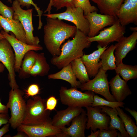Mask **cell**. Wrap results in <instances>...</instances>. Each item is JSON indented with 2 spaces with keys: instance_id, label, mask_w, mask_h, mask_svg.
<instances>
[{
  "instance_id": "27",
  "label": "cell",
  "mask_w": 137,
  "mask_h": 137,
  "mask_svg": "<svg viewBox=\"0 0 137 137\" xmlns=\"http://www.w3.org/2000/svg\"><path fill=\"white\" fill-rule=\"evenodd\" d=\"M116 45L112 44L109 46L101 55L100 59L102 63V67L104 70H114L116 67L114 53Z\"/></svg>"
},
{
  "instance_id": "35",
  "label": "cell",
  "mask_w": 137,
  "mask_h": 137,
  "mask_svg": "<svg viewBox=\"0 0 137 137\" xmlns=\"http://www.w3.org/2000/svg\"><path fill=\"white\" fill-rule=\"evenodd\" d=\"M74 0H53V6L58 10L64 7H74Z\"/></svg>"
},
{
  "instance_id": "21",
  "label": "cell",
  "mask_w": 137,
  "mask_h": 137,
  "mask_svg": "<svg viewBox=\"0 0 137 137\" xmlns=\"http://www.w3.org/2000/svg\"><path fill=\"white\" fill-rule=\"evenodd\" d=\"M0 25L5 32H11L17 39L27 44L25 31L19 20L5 18L0 15Z\"/></svg>"
},
{
  "instance_id": "15",
  "label": "cell",
  "mask_w": 137,
  "mask_h": 137,
  "mask_svg": "<svg viewBox=\"0 0 137 137\" xmlns=\"http://www.w3.org/2000/svg\"><path fill=\"white\" fill-rule=\"evenodd\" d=\"M116 16L123 26L131 23L137 25V0H125Z\"/></svg>"
},
{
  "instance_id": "47",
  "label": "cell",
  "mask_w": 137,
  "mask_h": 137,
  "mask_svg": "<svg viewBox=\"0 0 137 137\" xmlns=\"http://www.w3.org/2000/svg\"><path fill=\"white\" fill-rule=\"evenodd\" d=\"M130 30L133 31H137V27H130L129 28Z\"/></svg>"
},
{
  "instance_id": "11",
  "label": "cell",
  "mask_w": 137,
  "mask_h": 137,
  "mask_svg": "<svg viewBox=\"0 0 137 137\" xmlns=\"http://www.w3.org/2000/svg\"><path fill=\"white\" fill-rule=\"evenodd\" d=\"M0 33L3 35L10 43L14 50L15 56V70L18 73L22 62L26 53L30 50H41L43 48L40 45H31L24 43L17 39L15 37L10 35L2 30Z\"/></svg>"
},
{
  "instance_id": "44",
  "label": "cell",
  "mask_w": 137,
  "mask_h": 137,
  "mask_svg": "<svg viewBox=\"0 0 137 137\" xmlns=\"http://www.w3.org/2000/svg\"><path fill=\"white\" fill-rule=\"evenodd\" d=\"M13 137H28L27 135L24 132L20 131H18L17 134Z\"/></svg>"
},
{
  "instance_id": "3",
  "label": "cell",
  "mask_w": 137,
  "mask_h": 137,
  "mask_svg": "<svg viewBox=\"0 0 137 137\" xmlns=\"http://www.w3.org/2000/svg\"><path fill=\"white\" fill-rule=\"evenodd\" d=\"M46 100L39 95L28 100L22 124L28 125L52 124L50 111L46 110Z\"/></svg>"
},
{
  "instance_id": "24",
  "label": "cell",
  "mask_w": 137,
  "mask_h": 137,
  "mask_svg": "<svg viewBox=\"0 0 137 137\" xmlns=\"http://www.w3.org/2000/svg\"><path fill=\"white\" fill-rule=\"evenodd\" d=\"M102 14L116 17V13L125 0H92Z\"/></svg>"
},
{
  "instance_id": "29",
  "label": "cell",
  "mask_w": 137,
  "mask_h": 137,
  "mask_svg": "<svg viewBox=\"0 0 137 137\" xmlns=\"http://www.w3.org/2000/svg\"><path fill=\"white\" fill-rule=\"evenodd\" d=\"M71 63L75 75L81 83H85L90 80L85 67L81 58L74 60Z\"/></svg>"
},
{
  "instance_id": "42",
  "label": "cell",
  "mask_w": 137,
  "mask_h": 137,
  "mask_svg": "<svg viewBox=\"0 0 137 137\" xmlns=\"http://www.w3.org/2000/svg\"><path fill=\"white\" fill-rule=\"evenodd\" d=\"M8 109L6 105H5L1 102L0 99V113H8Z\"/></svg>"
},
{
  "instance_id": "10",
  "label": "cell",
  "mask_w": 137,
  "mask_h": 137,
  "mask_svg": "<svg viewBox=\"0 0 137 137\" xmlns=\"http://www.w3.org/2000/svg\"><path fill=\"white\" fill-rule=\"evenodd\" d=\"M125 26L122 25L118 19L110 27L105 28L96 36L88 37L91 42L96 41L102 47L108 46L110 43L118 42L126 32Z\"/></svg>"
},
{
  "instance_id": "32",
  "label": "cell",
  "mask_w": 137,
  "mask_h": 137,
  "mask_svg": "<svg viewBox=\"0 0 137 137\" xmlns=\"http://www.w3.org/2000/svg\"><path fill=\"white\" fill-rule=\"evenodd\" d=\"M74 3L75 7H79L83 10L84 15L98 10L96 7L91 5L89 0H74Z\"/></svg>"
},
{
  "instance_id": "20",
  "label": "cell",
  "mask_w": 137,
  "mask_h": 137,
  "mask_svg": "<svg viewBox=\"0 0 137 137\" xmlns=\"http://www.w3.org/2000/svg\"><path fill=\"white\" fill-rule=\"evenodd\" d=\"M127 82L122 79L118 74L109 82L112 95L116 101L122 102L132 92L127 84Z\"/></svg>"
},
{
  "instance_id": "43",
  "label": "cell",
  "mask_w": 137,
  "mask_h": 137,
  "mask_svg": "<svg viewBox=\"0 0 137 137\" xmlns=\"http://www.w3.org/2000/svg\"><path fill=\"white\" fill-rule=\"evenodd\" d=\"M53 0H50L49 3L47 7L45 10L44 11V12H48V14L51 13V11L52 8V6H53Z\"/></svg>"
},
{
  "instance_id": "25",
  "label": "cell",
  "mask_w": 137,
  "mask_h": 137,
  "mask_svg": "<svg viewBox=\"0 0 137 137\" xmlns=\"http://www.w3.org/2000/svg\"><path fill=\"white\" fill-rule=\"evenodd\" d=\"M38 54L34 50H30L25 54L18 72V76L20 79L30 77V72L34 64Z\"/></svg>"
},
{
  "instance_id": "28",
  "label": "cell",
  "mask_w": 137,
  "mask_h": 137,
  "mask_svg": "<svg viewBox=\"0 0 137 137\" xmlns=\"http://www.w3.org/2000/svg\"><path fill=\"white\" fill-rule=\"evenodd\" d=\"M114 70L116 74H118L127 82L129 80L137 78V65H129L122 62L116 66Z\"/></svg>"
},
{
  "instance_id": "40",
  "label": "cell",
  "mask_w": 137,
  "mask_h": 137,
  "mask_svg": "<svg viewBox=\"0 0 137 137\" xmlns=\"http://www.w3.org/2000/svg\"><path fill=\"white\" fill-rule=\"evenodd\" d=\"M10 124L8 123L5 124L0 129V137L3 136L9 131V127Z\"/></svg>"
},
{
  "instance_id": "17",
  "label": "cell",
  "mask_w": 137,
  "mask_h": 137,
  "mask_svg": "<svg viewBox=\"0 0 137 137\" xmlns=\"http://www.w3.org/2000/svg\"><path fill=\"white\" fill-rule=\"evenodd\" d=\"M137 31H133L128 37H122L115 44V57L116 66L123 62L122 60L136 47L137 43Z\"/></svg>"
},
{
  "instance_id": "6",
  "label": "cell",
  "mask_w": 137,
  "mask_h": 137,
  "mask_svg": "<svg viewBox=\"0 0 137 137\" xmlns=\"http://www.w3.org/2000/svg\"><path fill=\"white\" fill-rule=\"evenodd\" d=\"M12 7L14 10L13 19L19 20L22 25L26 33L27 44L31 45L39 44L40 42L39 38L37 36L34 37L33 35V9L26 10L23 9L17 0L13 1Z\"/></svg>"
},
{
  "instance_id": "41",
  "label": "cell",
  "mask_w": 137,
  "mask_h": 137,
  "mask_svg": "<svg viewBox=\"0 0 137 137\" xmlns=\"http://www.w3.org/2000/svg\"><path fill=\"white\" fill-rule=\"evenodd\" d=\"M125 109L126 110L129 112L134 118L136 124L137 125V112L134 110H131L128 107H125Z\"/></svg>"
},
{
  "instance_id": "49",
  "label": "cell",
  "mask_w": 137,
  "mask_h": 137,
  "mask_svg": "<svg viewBox=\"0 0 137 137\" xmlns=\"http://www.w3.org/2000/svg\"><path fill=\"white\" fill-rule=\"evenodd\" d=\"M2 28L1 27V26L0 25V32L2 30Z\"/></svg>"
},
{
  "instance_id": "26",
  "label": "cell",
  "mask_w": 137,
  "mask_h": 137,
  "mask_svg": "<svg viewBox=\"0 0 137 137\" xmlns=\"http://www.w3.org/2000/svg\"><path fill=\"white\" fill-rule=\"evenodd\" d=\"M50 69L44 53H38L34 64L31 69L29 75L33 77H42L47 75Z\"/></svg>"
},
{
  "instance_id": "9",
  "label": "cell",
  "mask_w": 137,
  "mask_h": 137,
  "mask_svg": "<svg viewBox=\"0 0 137 137\" xmlns=\"http://www.w3.org/2000/svg\"><path fill=\"white\" fill-rule=\"evenodd\" d=\"M0 62L8 71L9 85L11 89L19 88L15 78L14 53L11 45L5 38L0 40Z\"/></svg>"
},
{
  "instance_id": "38",
  "label": "cell",
  "mask_w": 137,
  "mask_h": 137,
  "mask_svg": "<svg viewBox=\"0 0 137 137\" xmlns=\"http://www.w3.org/2000/svg\"><path fill=\"white\" fill-rule=\"evenodd\" d=\"M57 100L54 96H50L46 100V110L51 111L55 110Z\"/></svg>"
},
{
  "instance_id": "36",
  "label": "cell",
  "mask_w": 137,
  "mask_h": 137,
  "mask_svg": "<svg viewBox=\"0 0 137 137\" xmlns=\"http://www.w3.org/2000/svg\"><path fill=\"white\" fill-rule=\"evenodd\" d=\"M118 133L116 129H104L99 130L98 137H116Z\"/></svg>"
},
{
  "instance_id": "45",
  "label": "cell",
  "mask_w": 137,
  "mask_h": 137,
  "mask_svg": "<svg viewBox=\"0 0 137 137\" xmlns=\"http://www.w3.org/2000/svg\"><path fill=\"white\" fill-rule=\"evenodd\" d=\"M91 134L88 136V137H98L99 134V130L95 131H91Z\"/></svg>"
},
{
  "instance_id": "37",
  "label": "cell",
  "mask_w": 137,
  "mask_h": 137,
  "mask_svg": "<svg viewBox=\"0 0 137 137\" xmlns=\"http://www.w3.org/2000/svg\"><path fill=\"white\" fill-rule=\"evenodd\" d=\"M40 90L39 86L36 84L30 85L26 90V94L27 97L30 96H36L39 93Z\"/></svg>"
},
{
  "instance_id": "23",
  "label": "cell",
  "mask_w": 137,
  "mask_h": 137,
  "mask_svg": "<svg viewBox=\"0 0 137 137\" xmlns=\"http://www.w3.org/2000/svg\"><path fill=\"white\" fill-rule=\"evenodd\" d=\"M48 79H61L69 83L72 87L79 88L81 83L77 80L73 71L71 63L63 67L59 71L49 75Z\"/></svg>"
},
{
  "instance_id": "7",
  "label": "cell",
  "mask_w": 137,
  "mask_h": 137,
  "mask_svg": "<svg viewBox=\"0 0 137 137\" xmlns=\"http://www.w3.org/2000/svg\"><path fill=\"white\" fill-rule=\"evenodd\" d=\"M106 71L101 67L94 78L81 83L79 87L82 91H89L101 95L110 101H116L110 92Z\"/></svg>"
},
{
  "instance_id": "34",
  "label": "cell",
  "mask_w": 137,
  "mask_h": 137,
  "mask_svg": "<svg viewBox=\"0 0 137 137\" xmlns=\"http://www.w3.org/2000/svg\"><path fill=\"white\" fill-rule=\"evenodd\" d=\"M14 13V10L12 6L8 7L0 0V15L4 18L12 20Z\"/></svg>"
},
{
  "instance_id": "4",
  "label": "cell",
  "mask_w": 137,
  "mask_h": 137,
  "mask_svg": "<svg viewBox=\"0 0 137 137\" xmlns=\"http://www.w3.org/2000/svg\"><path fill=\"white\" fill-rule=\"evenodd\" d=\"M24 94L19 88L11 89L9 93L8 100L6 105L11 112L8 123L13 129L22 124L25 116L26 104L23 97Z\"/></svg>"
},
{
  "instance_id": "13",
  "label": "cell",
  "mask_w": 137,
  "mask_h": 137,
  "mask_svg": "<svg viewBox=\"0 0 137 137\" xmlns=\"http://www.w3.org/2000/svg\"><path fill=\"white\" fill-rule=\"evenodd\" d=\"M89 24V31L87 35L89 37H94L104 27L114 24L118 18L116 17L108 15L101 14L94 11L84 15Z\"/></svg>"
},
{
  "instance_id": "33",
  "label": "cell",
  "mask_w": 137,
  "mask_h": 137,
  "mask_svg": "<svg viewBox=\"0 0 137 137\" xmlns=\"http://www.w3.org/2000/svg\"><path fill=\"white\" fill-rule=\"evenodd\" d=\"M20 3L21 7H26L27 8L30 7L31 5L33 6L37 12L38 16L39 18V25L38 30L40 29L43 25V23L41 20V16L43 13L42 11L40 10V8L35 4L32 0H17ZM8 2L12 3V0H8Z\"/></svg>"
},
{
  "instance_id": "12",
  "label": "cell",
  "mask_w": 137,
  "mask_h": 137,
  "mask_svg": "<svg viewBox=\"0 0 137 137\" xmlns=\"http://www.w3.org/2000/svg\"><path fill=\"white\" fill-rule=\"evenodd\" d=\"M88 120L86 129L95 131L97 129H109L110 118L106 113L102 112L99 106H88L86 108Z\"/></svg>"
},
{
  "instance_id": "39",
  "label": "cell",
  "mask_w": 137,
  "mask_h": 137,
  "mask_svg": "<svg viewBox=\"0 0 137 137\" xmlns=\"http://www.w3.org/2000/svg\"><path fill=\"white\" fill-rule=\"evenodd\" d=\"M9 118L8 113H0V127L8 123Z\"/></svg>"
},
{
  "instance_id": "31",
  "label": "cell",
  "mask_w": 137,
  "mask_h": 137,
  "mask_svg": "<svg viewBox=\"0 0 137 137\" xmlns=\"http://www.w3.org/2000/svg\"><path fill=\"white\" fill-rule=\"evenodd\" d=\"M125 103L122 102L111 101L106 100L99 96L97 95H94L93 101L91 106H107L112 108H116L117 107H124Z\"/></svg>"
},
{
  "instance_id": "8",
  "label": "cell",
  "mask_w": 137,
  "mask_h": 137,
  "mask_svg": "<svg viewBox=\"0 0 137 137\" xmlns=\"http://www.w3.org/2000/svg\"><path fill=\"white\" fill-rule=\"evenodd\" d=\"M66 11L63 12L43 15L47 18H57L59 20H64L72 22L78 29L88 35L89 31V24L85 18L83 10L79 7H68Z\"/></svg>"
},
{
  "instance_id": "48",
  "label": "cell",
  "mask_w": 137,
  "mask_h": 137,
  "mask_svg": "<svg viewBox=\"0 0 137 137\" xmlns=\"http://www.w3.org/2000/svg\"><path fill=\"white\" fill-rule=\"evenodd\" d=\"M5 38L3 35L0 33V40Z\"/></svg>"
},
{
  "instance_id": "22",
  "label": "cell",
  "mask_w": 137,
  "mask_h": 137,
  "mask_svg": "<svg viewBox=\"0 0 137 137\" xmlns=\"http://www.w3.org/2000/svg\"><path fill=\"white\" fill-rule=\"evenodd\" d=\"M99 106L101 108L102 112L107 114L110 118L109 129L118 130L121 137H130L125 129L123 121L118 116V112L116 109L107 106Z\"/></svg>"
},
{
  "instance_id": "14",
  "label": "cell",
  "mask_w": 137,
  "mask_h": 137,
  "mask_svg": "<svg viewBox=\"0 0 137 137\" xmlns=\"http://www.w3.org/2000/svg\"><path fill=\"white\" fill-rule=\"evenodd\" d=\"M18 131L25 133L29 137H56L61 129L51 124L28 125L21 124L17 128Z\"/></svg>"
},
{
  "instance_id": "16",
  "label": "cell",
  "mask_w": 137,
  "mask_h": 137,
  "mask_svg": "<svg viewBox=\"0 0 137 137\" xmlns=\"http://www.w3.org/2000/svg\"><path fill=\"white\" fill-rule=\"evenodd\" d=\"M88 118L85 111L84 110L72 121L71 125L61 129V137H85Z\"/></svg>"
},
{
  "instance_id": "19",
  "label": "cell",
  "mask_w": 137,
  "mask_h": 137,
  "mask_svg": "<svg viewBox=\"0 0 137 137\" xmlns=\"http://www.w3.org/2000/svg\"><path fill=\"white\" fill-rule=\"evenodd\" d=\"M84 110L82 107L68 106L65 109L57 112L52 119V124L61 129L69 125L72 120Z\"/></svg>"
},
{
  "instance_id": "2",
  "label": "cell",
  "mask_w": 137,
  "mask_h": 137,
  "mask_svg": "<svg viewBox=\"0 0 137 137\" xmlns=\"http://www.w3.org/2000/svg\"><path fill=\"white\" fill-rule=\"evenodd\" d=\"M88 37L87 35L77 28L74 37L63 45L60 54L53 57L50 60L51 63L58 68L61 69L74 60L80 58L84 54L83 49L89 47L91 44Z\"/></svg>"
},
{
  "instance_id": "18",
  "label": "cell",
  "mask_w": 137,
  "mask_h": 137,
  "mask_svg": "<svg viewBox=\"0 0 137 137\" xmlns=\"http://www.w3.org/2000/svg\"><path fill=\"white\" fill-rule=\"evenodd\" d=\"M108 47H102L98 45L97 50L89 55L84 54L80 58L89 77H94L102 67L100 57L102 52Z\"/></svg>"
},
{
  "instance_id": "46",
  "label": "cell",
  "mask_w": 137,
  "mask_h": 137,
  "mask_svg": "<svg viewBox=\"0 0 137 137\" xmlns=\"http://www.w3.org/2000/svg\"><path fill=\"white\" fill-rule=\"evenodd\" d=\"M5 67L2 63H0V73H3L5 70Z\"/></svg>"
},
{
  "instance_id": "30",
  "label": "cell",
  "mask_w": 137,
  "mask_h": 137,
  "mask_svg": "<svg viewBox=\"0 0 137 137\" xmlns=\"http://www.w3.org/2000/svg\"><path fill=\"white\" fill-rule=\"evenodd\" d=\"M115 108L118 112V115L123 121L125 129L130 136L137 137V127L133 120L120 107Z\"/></svg>"
},
{
  "instance_id": "5",
  "label": "cell",
  "mask_w": 137,
  "mask_h": 137,
  "mask_svg": "<svg viewBox=\"0 0 137 137\" xmlns=\"http://www.w3.org/2000/svg\"><path fill=\"white\" fill-rule=\"evenodd\" d=\"M60 100L62 104L69 107H86L91 106L93 101L94 93L87 91L82 92L77 88L67 89L61 87L59 91Z\"/></svg>"
},
{
  "instance_id": "1",
  "label": "cell",
  "mask_w": 137,
  "mask_h": 137,
  "mask_svg": "<svg viewBox=\"0 0 137 137\" xmlns=\"http://www.w3.org/2000/svg\"><path fill=\"white\" fill-rule=\"evenodd\" d=\"M77 28L57 18H47L44 26V41L46 48L53 56H58L60 46L65 40L75 36Z\"/></svg>"
}]
</instances>
